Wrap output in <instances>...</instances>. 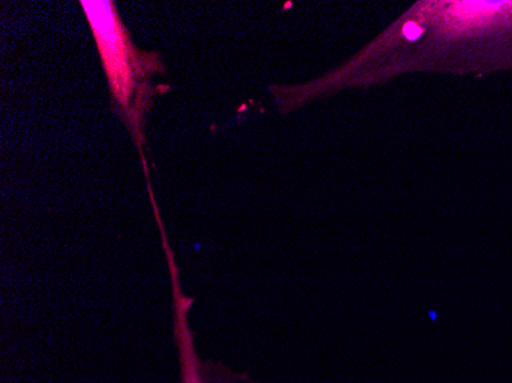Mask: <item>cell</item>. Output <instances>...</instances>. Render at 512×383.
I'll list each match as a JSON object with an SVG mask.
<instances>
[{"mask_svg":"<svg viewBox=\"0 0 512 383\" xmlns=\"http://www.w3.org/2000/svg\"><path fill=\"white\" fill-rule=\"evenodd\" d=\"M80 5L99 48L114 105L142 151L143 125L155 94L151 77L165 73V65L157 53L138 50L112 0H82Z\"/></svg>","mask_w":512,"mask_h":383,"instance_id":"6da1fadb","label":"cell"},{"mask_svg":"<svg viewBox=\"0 0 512 383\" xmlns=\"http://www.w3.org/2000/svg\"><path fill=\"white\" fill-rule=\"evenodd\" d=\"M152 209H154L155 220L160 229L161 243H163L169 272H171L172 293H174V334L178 354H180L181 383H237L241 380L250 382L246 374L232 373L223 365L204 361L195 351L194 333H192L188 321V311L194 305V298L184 295L181 290L180 270L175 264L174 252L169 246L168 233H166L165 224L161 221L160 210H158L157 204H154Z\"/></svg>","mask_w":512,"mask_h":383,"instance_id":"7a4b0ae2","label":"cell"}]
</instances>
